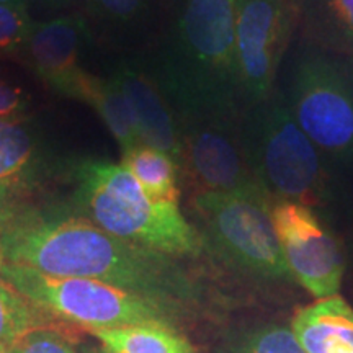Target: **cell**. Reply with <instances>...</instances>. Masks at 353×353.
<instances>
[{
	"instance_id": "obj_1",
	"label": "cell",
	"mask_w": 353,
	"mask_h": 353,
	"mask_svg": "<svg viewBox=\"0 0 353 353\" xmlns=\"http://www.w3.org/2000/svg\"><path fill=\"white\" fill-rule=\"evenodd\" d=\"M0 249L6 262L118 286L192 317L203 304L201 286L179 259L114 237L81 216H44L32 208L0 236Z\"/></svg>"
},
{
	"instance_id": "obj_2",
	"label": "cell",
	"mask_w": 353,
	"mask_h": 353,
	"mask_svg": "<svg viewBox=\"0 0 353 353\" xmlns=\"http://www.w3.org/2000/svg\"><path fill=\"white\" fill-rule=\"evenodd\" d=\"M152 77L175 118L241 117L236 0H175Z\"/></svg>"
},
{
	"instance_id": "obj_3",
	"label": "cell",
	"mask_w": 353,
	"mask_h": 353,
	"mask_svg": "<svg viewBox=\"0 0 353 353\" xmlns=\"http://www.w3.org/2000/svg\"><path fill=\"white\" fill-rule=\"evenodd\" d=\"M74 210L105 232L172 257H198L201 234L179 203L152 198L121 164L81 162L74 172Z\"/></svg>"
},
{
	"instance_id": "obj_4",
	"label": "cell",
	"mask_w": 353,
	"mask_h": 353,
	"mask_svg": "<svg viewBox=\"0 0 353 353\" xmlns=\"http://www.w3.org/2000/svg\"><path fill=\"white\" fill-rule=\"evenodd\" d=\"M241 132L250 169L273 203L291 201L314 210L330 200L324 157L280 97L272 94L244 110Z\"/></svg>"
},
{
	"instance_id": "obj_5",
	"label": "cell",
	"mask_w": 353,
	"mask_h": 353,
	"mask_svg": "<svg viewBox=\"0 0 353 353\" xmlns=\"http://www.w3.org/2000/svg\"><path fill=\"white\" fill-rule=\"evenodd\" d=\"M0 278L57 321L81 329L165 325L182 329L187 312L97 280L54 276L6 262Z\"/></svg>"
},
{
	"instance_id": "obj_6",
	"label": "cell",
	"mask_w": 353,
	"mask_h": 353,
	"mask_svg": "<svg viewBox=\"0 0 353 353\" xmlns=\"http://www.w3.org/2000/svg\"><path fill=\"white\" fill-rule=\"evenodd\" d=\"M265 192L198 193L193 206L203 245L232 270L265 281L293 280Z\"/></svg>"
},
{
	"instance_id": "obj_7",
	"label": "cell",
	"mask_w": 353,
	"mask_h": 353,
	"mask_svg": "<svg viewBox=\"0 0 353 353\" xmlns=\"http://www.w3.org/2000/svg\"><path fill=\"white\" fill-rule=\"evenodd\" d=\"M316 50L298 57L288 108L324 161H353V65Z\"/></svg>"
},
{
	"instance_id": "obj_8",
	"label": "cell",
	"mask_w": 353,
	"mask_h": 353,
	"mask_svg": "<svg viewBox=\"0 0 353 353\" xmlns=\"http://www.w3.org/2000/svg\"><path fill=\"white\" fill-rule=\"evenodd\" d=\"M241 117L176 118L182 144L180 176L198 193L263 192L247 161Z\"/></svg>"
},
{
	"instance_id": "obj_9",
	"label": "cell",
	"mask_w": 353,
	"mask_h": 353,
	"mask_svg": "<svg viewBox=\"0 0 353 353\" xmlns=\"http://www.w3.org/2000/svg\"><path fill=\"white\" fill-rule=\"evenodd\" d=\"M299 12L286 0H236V52L245 110L273 94Z\"/></svg>"
},
{
	"instance_id": "obj_10",
	"label": "cell",
	"mask_w": 353,
	"mask_h": 353,
	"mask_svg": "<svg viewBox=\"0 0 353 353\" xmlns=\"http://www.w3.org/2000/svg\"><path fill=\"white\" fill-rule=\"evenodd\" d=\"M272 219L291 276L316 299L337 296L345 259L314 210L291 201L272 205Z\"/></svg>"
},
{
	"instance_id": "obj_11",
	"label": "cell",
	"mask_w": 353,
	"mask_h": 353,
	"mask_svg": "<svg viewBox=\"0 0 353 353\" xmlns=\"http://www.w3.org/2000/svg\"><path fill=\"white\" fill-rule=\"evenodd\" d=\"M90 38L82 15H63L34 23L23 54L37 76L57 94L76 99L85 70L81 65L83 48Z\"/></svg>"
},
{
	"instance_id": "obj_12",
	"label": "cell",
	"mask_w": 353,
	"mask_h": 353,
	"mask_svg": "<svg viewBox=\"0 0 353 353\" xmlns=\"http://www.w3.org/2000/svg\"><path fill=\"white\" fill-rule=\"evenodd\" d=\"M121 88L138 123L141 143L169 154L182 165V144L176 118L152 74L131 64H121L112 76Z\"/></svg>"
},
{
	"instance_id": "obj_13",
	"label": "cell",
	"mask_w": 353,
	"mask_h": 353,
	"mask_svg": "<svg viewBox=\"0 0 353 353\" xmlns=\"http://www.w3.org/2000/svg\"><path fill=\"white\" fill-rule=\"evenodd\" d=\"M291 329L306 353H353V307L339 294L299 309Z\"/></svg>"
},
{
	"instance_id": "obj_14",
	"label": "cell",
	"mask_w": 353,
	"mask_h": 353,
	"mask_svg": "<svg viewBox=\"0 0 353 353\" xmlns=\"http://www.w3.org/2000/svg\"><path fill=\"white\" fill-rule=\"evenodd\" d=\"M50 165L41 136L28 118L0 120V185L28 192Z\"/></svg>"
},
{
	"instance_id": "obj_15",
	"label": "cell",
	"mask_w": 353,
	"mask_h": 353,
	"mask_svg": "<svg viewBox=\"0 0 353 353\" xmlns=\"http://www.w3.org/2000/svg\"><path fill=\"white\" fill-rule=\"evenodd\" d=\"M299 23L316 50L353 57V0H304Z\"/></svg>"
},
{
	"instance_id": "obj_16",
	"label": "cell",
	"mask_w": 353,
	"mask_h": 353,
	"mask_svg": "<svg viewBox=\"0 0 353 353\" xmlns=\"http://www.w3.org/2000/svg\"><path fill=\"white\" fill-rule=\"evenodd\" d=\"M76 100L85 101L95 108L112 131L113 138L118 141L123 152L143 144L130 101L112 77L100 79L87 72L77 88Z\"/></svg>"
},
{
	"instance_id": "obj_17",
	"label": "cell",
	"mask_w": 353,
	"mask_h": 353,
	"mask_svg": "<svg viewBox=\"0 0 353 353\" xmlns=\"http://www.w3.org/2000/svg\"><path fill=\"white\" fill-rule=\"evenodd\" d=\"M108 353H198L182 329L165 325H128L88 330Z\"/></svg>"
},
{
	"instance_id": "obj_18",
	"label": "cell",
	"mask_w": 353,
	"mask_h": 353,
	"mask_svg": "<svg viewBox=\"0 0 353 353\" xmlns=\"http://www.w3.org/2000/svg\"><path fill=\"white\" fill-rule=\"evenodd\" d=\"M121 165L152 198L179 203L180 169L169 154L139 144L123 152Z\"/></svg>"
},
{
	"instance_id": "obj_19",
	"label": "cell",
	"mask_w": 353,
	"mask_h": 353,
	"mask_svg": "<svg viewBox=\"0 0 353 353\" xmlns=\"http://www.w3.org/2000/svg\"><path fill=\"white\" fill-rule=\"evenodd\" d=\"M219 353H306L294 337L291 325L257 322L232 330Z\"/></svg>"
},
{
	"instance_id": "obj_20",
	"label": "cell",
	"mask_w": 353,
	"mask_h": 353,
	"mask_svg": "<svg viewBox=\"0 0 353 353\" xmlns=\"http://www.w3.org/2000/svg\"><path fill=\"white\" fill-rule=\"evenodd\" d=\"M44 325H68L26 299L0 278V347H10L20 335Z\"/></svg>"
},
{
	"instance_id": "obj_21",
	"label": "cell",
	"mask_w": 353,
	"mask_h": 353,
	"mask_svg": "<svg viewBox=\"0 0 353 353\" xmlns=\"http://www.w3.org/2000/svg\"><path fill=\"white\" fill-rule=\"evenodd\" d=\"M34 21L25 3L3 6L0 3V56L23 54L32 34Z\"/></svg>"
},
{
	"instance_id": "obj_22",
	"label": "cell",
	"mask_w": 353,
	"mask_h": 353,
	"mask_svg": "<svg viewBox=\"0 0 353 353\" xmlns=\"http://www.w3.org/2000/svg\"><path fill=\"white\" fill-rule=\"evenodd\" d=\"M70 325H44L28 330L12 343L13 353H76Z\"/></svg>"
},
{
	"instance_id": "obj_23",
	"label": "cell",
	"mask_w": 353,
	"mask_h": 353,
	"mask_svg": "<svg viewBox=\"0 0 353 353\" xmlns=\"http://www.w3.org/2000/svg\"><path fill=\"white\" fill-rule=\"evenodd\" d=\"M151 0H88L92 12L110 21L128 23L139 19Z\"/></svg>"
},
{
	"instance_id": "obj_24",
	"label": "cell",
	"mask_w": 353,
	"mask_h": 353,
	"mask_svg": "<svg viewBox=\"0 0 353 353\" xmlns=\"http://www.w3.org/2000/svg\"><path fill=\"white\" fill-rule=\"evenodd\" d=\"M25 195V190L0 185V236L32 210V206L26 205Z\"/></svg>"
},
{
	"instance_id": "obj_25",
	"label": "cell",
	"mask_w": 353,
	"mask_h": 353,
	"mask_svg": "<svg viewBox=\"0 0 353 353\" xmlns=\"http://www.w3.org/2000/svg\"><path fill=\"white\" fill-rule=\"evenodd\" d=\"M30 97L20 87L0 79V120L28 118Z\"/></svg>"
},
{
	"instance_id": "obj_26",
	"label": "cell",
	"mask_w": 353,
	"mask_h": 353,
	"mask_svg": "<svg viewBox=\"0 0 353 353\" xmlns=\"http://www.w3.org/2000/svg\"><path fill=\"white\" fill-rule=\"evenodd\" d=\"M286 2H288L291 7H294V8H296V10L299 12V10H301V7H303V3H304V0H286Z\"/></svg>"
},
{
	"instance_id": "obj_27",
	"label": "cell",
	"mask_w": 353,
	"mask_h": 353,
	"mask_svg": "<svg viewBox=\"0 0 353 353\" xmlns=\"http://www.w3.org/2000/svg\"><path fill=\"white\" fill-rule=\"evenodd\" d=\"M0 3H3V6H20V3H25V0H0Z\"/></svg>"
},
{
	"instance_id": "obj_28",
	"label": "cell",
	"mask_w": 353,
	"mask_h": 353,
	"mask_svg": "<svg viewBox=\"0 0 353 353\" xmlns=\"http://www.w3.org/2000/svg\"><path fill=\"white\" fill-rule=\"evenodd\" d=\"M0 353H13L8 347H0Z\"/></svg>"
},
{
	"instance_id": "obj_29",
	"label": "cell",
	"mask_w": 353,
	"mask_h": 353,
	"mask_svg": "<svg viewBox=\"0 0 353 353\" xmlns=\"http://www.w3.org/2000/svg\"><path fill=\"white\" fill-rule=\"evenodd\" d=\"M6 263V259H3V254H2V249H0V267H2V265Z\"/></svg>"
},
{
	"instance_id": "obj_30",
	"label": "cell",
	"mask_w": 353,
	"mask_h": 353,
	"mask_svg": "<svg viewBox=\"0 0 353 353\" xmlns=\"http://www.w3.org/2000/svg\"><path fill=\"white\" fill-rule=\"evenodd\" d=\"M51 2H65V0H51Z\"/></svg>"
}]
</instances>
